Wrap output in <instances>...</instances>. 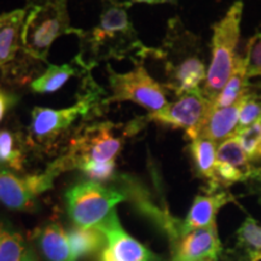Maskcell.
<instances>
[{
	"label": "cell",
	"instance_id": "cell-21",
	"mask_svg": "<svg viewBox=\"0 0 261 261\" xmlns=\"http://www.w3.org/2000/svg\"><path fill=\"white\" fill-rule=\"evenodd\" d=\"M236 261L261 260V225L255 219L248 217L237 230V240L234 246Z\"/></svg>",
	"mask_w": 261,
	"mask_h": 261
},
{
	"label": "cell",
	"instance_id": "cell-16",
	"mask_svg": "<svg viewBox=\"0 0 261 261\" xmlns=\"http://www.w3.org/2000/svg\"><path fill=\"white\" fill-rule=\"evenodd\" d=\"M38 243L47 261H77L68 233L60 224L51 223L42 227L38 233Z\"/></svg>",
	"mask_w": 261,
	"mask_h": 261
},
{
	"label": "cell",
	"instance_id": "cell-11",
	"mask_svg": "<svg viewBox=\"0 0 261 261\" xmlns=\"http://www.w3.org/2000/svg\"><path fill=\"white\" fill-rule=\"evenodd\" d=\"M97 227L106 236L99 261H163L162 257L126 232L114 211Z\"/></svg>",
	"mask_w": 261,
	"mask_h": 261
},
{
	"label": "cell",
	"instance_id": "cell-32",
	"mask_svg": "<svg viewBox=\"0 0 261 261\" xmlns=\"http://www.w3.org/2000/svg\"><path fill=\"white\" fill-rule=\"evenodd\" d=\"M0 74H2V73H0Z\"/></svg>",
	"mask_w": 261,
	"mask_h": 261
},
{
	"label": "cell",
	"instance_id": "cell-2",
	"mask_svg": "<svg viewBox=\"0 0 261 261\" xmlns=\"http://www.w3.org/2000/svg\"><path fill=\"white\" fill-rule=\"evenodd\" d=\"M165 64V87L175 96L201 89L207 77L201 39L188 31L178 17L168 21L167 32L155 56Z\"/></svg>",
	"mask_w": 261,
	"mask_h": 261
},
{
	"label": "cell",
	"instance_id": "cell-20",
	"mask_svg": "<svg viewBox=\"0 0 261 261\" xmlns=\"http://www.w3.org/2000/svg\"><path fill=\"white\" fill-rule=\"evenodd\" d=\"M247 75V62L244 57H236L234 68L230 79L221 91L213 104V108L231 107L243 99L244 96L250 92Z\"/></svg>",
	"mask_w": 261,
	"mask_h": 261
},
{
	"label": "cell",
	"instance_id": "cell-1",
	"mask_svg": "<svg viewBox=\"0 0 261 261\" xmlns=\"http://www.w3.org/2000/svg\"><path fill=\"white\" fill-rule=\"evenodd\" d=\"M104 6L99 22L90 32L81 33L80 54L77 63L87 71L102 61L125 60L135 62L148 56H155V48L146 47L138 38L130 22L127 3L103 0Z\"/></svg>",
	"mask_w": 261,
	"mask_h": 261
},
{
	"label": "cell",
	"instance_id": "cell-29",
	"mask_svg": "<svg viewBox=\"0 0 261 261\" xmlns=\"http://www.w3.org/2000/svg\"><path fill=\"white\" fill-rule=\"evenodd\" d=\"M127 5L130 6L132 4H136V3H143V4H177V0H129V2H126Z\"/></svg>",
	"mask_w": 261,
	"mask_h": 261
},
{
	"label": "cell",
	"instance_id": "cell-15",
	"mask_svg": "<svg viewBox=\"0 0 261 261\" xmlns=\"http://www.w3.org/2000/svg\"><path fill=\"white\" fill-rule=\"evenodd\" d=\"M25 10L18 9L0 15V68L12 62L22 48Z\"/></svg>",
	"mask_w": 261,
	"mask_h": 261
},
{
	"label": "cell",
	"instance_id": "cell-22",
	"mask_svg": "<svg viewBox=\"0 0 261 261\" xmlns=\"http://www.w3.org/2000/svg\"><path fill=\"white\" fill-rule=\"evenodd\" d=\"M67 233L76 260H79L80 257L92 255L98 250H102L107 242L104 233L97 226H75Z\"/></svg>",
	"mask_w": 261,
	"mask_h": 261
},
{
	"label": "cell",
	"instance_id": "cell-25",
	"mask_svg": "<svg viewBox=\"0 0 261 261\" xmlns=\"http://www.w3.org/2000/svg\"><path fill=\"white\" fill-rule=\"evenodd\" d=\"M236 137L250 162L261 161V121L240 130Z\"/></svg>",
	"mask_w": 261,
	"mask_h": 261
},
{
	"label": "cell",
	"instance_id": "cell-31",
	"mask_svg": "<svg viewBox=\"0 0 261 261\" xmlns=\"http://www.w3.org/2000/svg\"><path fill=\"white\" fill-rule=\"evenodd\" d=\"M256 86H257V87H259V89H261V83H259V84H257V85H256Z\"/></svg>",
	"mask_w": 261,
	"mask_h": 261
},
{
	"label": "cell",
	"instance_id": "cell-23",
	"mask_svg": "<svg viewBox=\"0 0 261 261\" xmlns=\"http://www.w3.org/2000/svg\"><path fill=\"white\" fill-rule=\"evenodd\" d=\"M25 144L27 143L23 142V137L19 132L6 128L0 130V163L15 171H22Z\"/></svg>",
	"mask_w": 261,
	"mask_h": 261
},
{
	"label": "cell",
	"instance_id": "cell-3",
	"mask_svg": "<svg viewBox=\"0 0 261 261\" xmlns=\"http://www.w3.org/2000/svg\"><path fill=\"white\" fill-rule=\"evenodd\" d=\"M22 48L35 60L46 61L51 45L64 34L79 35L70 25L68 0H25Z\"/></svg>",
	"mask_w": 261,
	"mask_h": 261
},
{
	"label": "cell",
	"instance_id": "cell-5",
	"mask_svg": "<svg viewBox=\"0 0 261 261\" xmlns=\"http://www.w3.org/2000/svg\"><path fill=\"white\" fill-rule=\"evenodd\" d=\"M92 102L93 94H85L76 106L64 109L34 108L28 127L27 145L38 151L50 152L77 119L89 115Z\"/></svg>",
	"mask_w": 261,
	"mask_h": 261
},
{
	"label": "cell",
	"instance_id": "cell-17",
	"mask_svg": "<svg viewBox=\"0 0 261 261\" xmlns=\"http://www.w3.org/2000/svg\"><path fill=\"white\" fill-rule=\"evenodd\" d=\"M189 150L194 161L195 171L210 184L207 191H217L215 189V163H217V143L211 139L198 137L190 140Z\"/></svg>",
	"mask_w": 261,
	"mask_h": 261
},
{
	"label": "cell",
	"instance_id": "cell-24",
	"mask_svg": "<svg viewBox=\"0 0 261 261\" xmlns=\"http://www.w3.org/2000/svg\"><path fill=\"white\" fill-rule=\"evenodd\" d=\"M75 74L70 64H50L45 73L32 83V90L37 93L56 92Z\"/></svg>",
	"mask_w": 261,
	"mask_h": 261
},
{
	"label": "cell",
	"instance_id": "cell-8",
	"mask_svg": "<svg viewBox=\"0 0 261 261\" xmlns=\"http://www.w3.org/2000/svg\"><path fill=\"white\" fill-rule=\"evenodd\" d=\"M112 96L104 99V104L132 102L145 108L150 114L159 112L167 106V89L165 85L152 79L144 65L138 63L133 70L120 74L108 65Z\"/></svg>",
	"mask_w": 261,
	"mask_h": 261
},
{
	"label": "cell",
	"instance_id": "cell-26",
	"mask_svg": "<svg viewBox=\"0 0 261 261\" xmlns=\"http://www.w3.org/2000/svg\"><path fill=\"white\" fill-rule=\"evenodd\" d=\"M259 121H261V97L255 93L249 92L244 96L242 100L236 135L240 130L247 128V127Z\"/></svg>",
	"mask_w": 261,
	"mask_h": 261
},
{
	"label": "cell",
	"instance_id": "cell-27",
	"mask_svg": "<svg viewBox=\"0 0 261 261\" xmlns=\"http://www.w3.org/2000/svg\"><path fill=\"white\" fill-rule=\"evenodd\" d=\"M248 79L261 76V27L248 41L246 46Z\"/></svg>",
	"mask_w": 261,
	"mask_h": 261
},
{
	"label": "cell",
	"instance_id": "cell-13",
	"mask_svg": "<svg viewBox=\"0 0 261 261\" xmlns=\"http://www.w3.org/2000/svg\"><path fill=\"white\" fill-rule=\"evenodd\" d=\"M231 201H233V196L226 191H208L207 195L196 196L187 218L182 221V236L196 228L215 225L218 212Z\"/></svg>",
	"mask_w": 261,
	"mask_h": 261
},
{
	"label": "cell",
	"instance_id": "cell-28",
	"mask_svg": "<svg viewBox=\"0 0 261 261\" xmlns=\"http://www.w3.org/2000/svg\"><path fill=\"white\" fill-rule=\"evenodd\" d=\"M93 181H106L113 177L115 171V162L110 163H87L80 168Z\"/></svg>",
	"mask_w": 261,
	"mask_h": 261
},
{
	"label": "cell",
	"instance_id": "cell-19",
	"mask_svg": "<svg viewBox=\"0 0 261 261\" xmlns=\"http://www.w3.org/2000/svg\"><path fill=\"white\" fill-rule=\"evenodd\" d=\"M217 162L230 166L234 171L240 172L244 178L261 177V169L255 168L249 161L236 136L221 142L217 148Z\"/></svg>",
	"mask_w": 261,
	"mask_h": 261
},
{
	"label": "cell",
	"instance_id": "cell-7",
	"mask_svg": "<svg viewBox=\"0 0 261 261\" xmlns=\"http://www.w3.org/2000/svg\"><path fill=\"white\" fill-rule=\"evenodd\" d=\"M123 140L114 133V125L110 122L96 123L85 127L71 142L69 152L57 160L62 171L81 168L87 163L115 162L122 148Z\"/></svg>",
	"mask_w": 261,
	"mask_h": 261
},
{
	"label": "cell",
	"instance_id": "cell-4",
	"mask_svg": "<svg viewBox=\"0 0 261 261\" xmlns=\"http://www.w3.org/2000/svg\"><path fill=\"white\" fill-rule=\"evenodd\" d=\"M242 12L243 3L238 0L231 5L226 15L213 25L212 60L207 70V77L201 89L204 97L213 104L233 71Z\"/></svg>",
	"mask_w": 261,
	"mask_h": 261
},
{
	"label": "cell",
	"instance_id": "cell-12",
	"mask_svg": "<svg viewBox=\"0 0 261 261\" xmlns=\"http://www.w3.org/2000/svg\"><path fill=\"white\" fill-rule=\"evenodd\" d=\"M217 225L196 228L174 243L172 261H217L221 255Z\"/></svg>",
	"mask_w": 261,
	"mask_h": 261
},
{
	"label": "cell",
	"instance_id": "cell-30",
	"mask_svg": "<svg viewBox=\"0 0 261 261\" xmlns=\"http://www.w3.org/2000/svg\"><path fill=\"white\" fill-rule=\"evenodd\" d=\"M8 104H9L8 97H6L3 92H0V121H2L3 116H4L6 108H8Z\"/></svg>",
	"mask_w": 261,
	"mask_h": 261
},
{
	"label": "cell",
	"instance_id": "cell-6",
	"mask_svg": "<svg viewBox=\"0 0 261 261\" xmlns=\"http://www.w3.org/2000/svg\"><path fill=\"white\" fill-rule=\"evenodd\" d=\"M65 200L68 214L76 226L93 227L103 223L115 211L116 204L126 200V196L90 180L71 187L65 194Z\"/></svg>",
	"mask_w": 261,
	"mask_h": 261
},
{
	"label": "cell",
	"instance_id": "cell-9",
	"mask_svg": "<svg viewBox=\"0 0 261 261\" xmlns=\"http://www.w3.org/2000/svg\"><path fill=\"white\" fill-rule=\"evenodd\" d=\"M63 172L57 161L38 174L18 177L10 171H0V202L10 210L32 211L35 200L42 192L54 187L55 178Z\"/></svg>",
	"mask_w": 261,
	"mask_h": 261
},
{
	"label": "cell",
	"instance_id": "cell-14",
	"mask_svg": "<svg viewBox=\"0 0 261 261\" xmlns=\"http://www.w3.org/2000/svg\"><path fill=\"white\" fill-rule=\"evenodd\" d=\"M242 100L231 107L212 108L210 114L202 123L198 137L211 139L212 142L218 144L236 136Z\"/></svg>",
	"mask_w": 261,
	"mask_h": 261
},
{
	"label": "cell",
	"instance_id": "cell-18",
	"mask_svg": "<svg viewBox=\"0 0 261 261\" xmlns=\"http://www.w3.org/2000/svg\"><path fill=\"white\" fill-rule=\"evenodd\" d=\"M0 261H38L31 244L5 221H0Z\"/></svg>",
	"mask_w": 261,
	"mask_h": 261
},
{
	"label": "cell",
	"instance_id": "cell-10",
	"mask_svg": "<svg viewBox=\"0 0 261 261\" xmlns=\"http://www.w3.org/2000/svg\"><path fill=\"white\" fill-rule=\"evenodd\" d=\"M213 108L202 90L192 91L178 97L175 102L167 104L159 112L149 114L145 117L148 121H154L174 129H184L190 140L198 137L202 123Z\"/></svg>",
	"mask_w": 261,
	"mask_h": 261
}]
</instances>
